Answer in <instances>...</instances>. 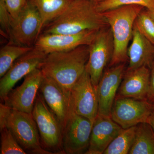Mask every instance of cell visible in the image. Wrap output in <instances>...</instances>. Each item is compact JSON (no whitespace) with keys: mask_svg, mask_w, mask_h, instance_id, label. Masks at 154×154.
Listing matches in <instances>:
<instances>
[{"mask_svg":"<svg viewBox=\"0 0 154 154\" xmlns=\"http://www.w3.org/2000/svg\"><path fill=\"white\" fill-rule=\"evenodd\" d=\"M0 24L1 29L11 38V19L5 2L0 0Z\"/></svg>","mask_w":154,"mask_h":154,"instance_id":"26","label":"cell"},{"mask_svg":"<svg viewBox=\"0 0 154 154\" xmlns=\"http://www.w3.org/2000/svg\"><path fill=\"white\" fill-rule=\"evenodd\" d=\"M1 131V154H25V152L7 127Z\"/></svg>","mask_w":154,"mask_h":154,"instance_id":"24","label":"cell"},{"mask_svg":"<svg viewBox=\"0 0 154 154\" xmlns=\"http://www.w3.org/2000/svg\"><path fill=\"white\" fill-rule=\"evenodd\" d=\"M136 126L122 130L111 142L103 154H129L135 135Z\"/></svg>","mask_w":154,"mask_h":154,"instance_id":"22","label":"cell"},{"mask_svg":"<svg viewBox=\"0 0 154 154\" xmlns=\"http://www.w3.org/2000/svg\"><path fill=\"white\" fill-rule=\"evenodd\" d=\"M33 48L23 46L13 42L3 46L0 50L1 78L5 74L17 59L30 51Z\"/></svg>","mask_w":154,"mask_h":154,"instance_id":"21","label":"cell"},{"mask_svg":"<svg viewBox=\"0 0 154 154\" xmlns=\"http://www.w3.org/2000/svg\"><path fill=\"white\" fill-rule=\"evenodd\" d=\"M47 54L33 47L15 61L0 80V98L5 102L8 94L19 81L35 69L39 68Z\"/></svg>","mask_w":154,"mask_h":154,"instance_id":"11","label":"cell"},{"mask_svg":"<svg viewBox=\"0 0 154 154\" xmlns=\"http://www.w3.org/2000/svg\"><path fill=\"white\" fill-rule=\"evenodd\" d=\"M70 100L72 110L75 113L88 118L94 123L99 108L97 89L86 70L73 86Z\"/></svg>","mask_w":154,"mask_h":154,"instance_id":"10","label":"cell"},{"mask_svg":"<svg viewBox=\"0 0 154 154\" xmlns=\"http://www.w3.org/2000/svg\"><path fill=\"white\" fill-rule=\"evenodd\" d=\"M93 124L88 118L72 110L63 131L65 154L85 153L89 147Z\"/></svg>","mask_w":154,"mask_h":154,"instance_id":"9","label":"cell"},{"mask_svg":"<svg viewBox=\"0 0 154 154\" xmlns=\"http://www.w3.org/2000/svg\"><path fill=\"white\" fill-rule=\"evenodd\" d=\"M150 78V69L143 66L125 69L116 97L147 99Z\"/></svg>","mask_w":154,"mask_h":154,"instance_id":"17","label":"cell"},{"mask_svg":"<svg viewBox=\"0 0 154 154\" xmlns=\"http://www.w3.org/2000/svg\"><path fill=\"white\" fill-rule=\"evenodd\" d=\"M92 1L97 2H102V1H105V0H92Z\"/></svg>","mask_w":154,"mask_h":154,"instance_id":"32","label":"cell"},{"mask_svg":"<svg viewBox=\"0 0 154 154\" xmlns=\"http://www.w3.org/2000/svg\"><path fill=\"white\" fill-rule=\"evenodd\" d=\"M145 8L137 5L121 6L102 13L113 33L114 51L108 67L128 61V49L137 16Z\"/></svg>","mask_w":154,"mask_h":154,"instance_id":"3","label":"cell"},{"mask_svg":"<svg viewBox=\"0 0 154 154\" xmlns=\"http://www.w3.org/2000/svg\"><path fill=\"white\" fill-rule=\"evenodd\" d=\"M150 78L147 100L150 102H154V63L150 68Z\"/></svg>","mask_w":154,"mask_h":154,"instance_id":"29","label":"cell"},{"mask_svg":"<svg viewBox=\"0 0 154 154\" xmlns=\"http://www.w3.org/2000/svg\"><path fill=\"white\" fill-rule=\"evenodd\" d=\"M99 30H87L75 34H41L34 47L45 54L71 50L89 45Z\"/></svg>","mask_w":154,"mask_h":154,"instance_id":"13","label":"cell"},{"mask_svg":"<svg viewBox=\"0 0 154 154\" xmlns=\"http://www.w3.org/2000/svg\"><path fill=\"white\" fill-rule=\"evenodd\" d=\"M6 127L11 131L26 152L52 154L42 146L38 128L32 114L12 108L6 122Z\"/></svg>","mask_w":154,"mask_h":154,"instance_id":"5","label":"cell"},{"mask_svg":"<svg viewBox=\"0 0 154 154\" xmlns=\"http://www.w3.org/2000/svg\"><path fill=\"white\" fill-rule=\"evenodd\" d=\"M125 63L108 67L103 73L97 87L98 114L110 116L112 106L125 72Z\"/></svg>","mask_w":154,"mask_h":154,"instance_id":"14","label":"cell"},{"mask_svg":"<svg viewBox=\"0 0 154 154\" xmlns=\"http://www.w3.org/2000/svg\"><path fill=\"white\" fill-rule=\"evenodd\" d=\"M41 17L31 0L19 17L11 21V38L14 43L34 47L42 30Z\"/></svg>","mask_w":154,"mask_h":154,"instance_id":"8","label":"cell"},{"mask_svg":"<svg viewBox=\"0 0 154 154\" xmlns=\"http://www.w3.org/2000/svg\"><path fill=\"white\" fill-rule=\"evenodd\" d=\"M89 55L86 70L91 82L97 89V86L105 68L109 65L114 51L113 33L110 26L98 31L89 45Z\"/></svg>","mask_w":154,"mask_h":154,"instance_id":"6","label":"cell"},{"mask_svg":"<svg viewBox=\"0 0 154 154\" xmlns=\"http://www.w3.org/2000/svg\"><path fill=\"white\" fill-rule=\"evenodd\" d=\"M153 112L152 105L147 99L116 98L110 117L123 129L141 123H149Z\"/></svg>","mask_w":154,"mask_h":154,"instance_id":"7","label":"cell"},{"mask_svg":"<svg viewBox=\"0 0 154 154\" xmlns=\"http://www.w3.org/2000/svg\"><path fill=\"white\" fill-rule=\"evenodd\" d=\"M122 128L110 116L98 114L93 124L89 147L86 154H103Z\"/></svg>","mask_w":154,"mask_h":154,"instance_id":"16","label":"cell"},{"mask_svg":"<svg viewBox=\"0 0 154 154\" xmlns=\"http://www.w3.org/2000/svg\"><path fill=\"white\" fill-rule=\"evenodd\" d=\"M32 114L38 128L43 147L52 154H65L63 147L62 126L39 91Z\"/></svg>","mask_w":154,"mask_h":154,"instance_id":"4","label":"cell"},{"mask_svg":"<svg viewBox=\"0 0 154 154\" xmlns=\"http://www.w3.org/2000/svg\"><path fill=\"white\" fill-rule=\"evenodd\" d=\"M89 55V45L71 50L50 53L39 67L42 74L57 83L64 91L70 94L73 86L86 70Z\"/></svg>","mask_w":154,"mask_h":154,"instance_id":"1","label":"cell"},{"mask_svg":"<svg viewBox=\"0 0 154 154\" xmlns=\"http://www.w3.org/2000/svg\"><path fill=\"white\" fill-rule=\"evenodd\" d=\"M39 92L50 109L56 116L63 131L72 110L71 105L70 94L66 93L51 78L44 75Z\"/></svg>","mask_w":154,"mask_h":154,"instance_id":"15","label":"cell"},{"mask_svg":"<svg viewBox=\"0 0 154 154\" xmlns=\"http://www.w3.org/2000/svg\"><path fill=\"white\" fill-rule=\"evenodd\" d=\"M41 17L42 28L57 19L66 10L73 0H31ZM42 28V29H43Z\"/></svg>","mask_w":154,"mask_h":154,"instance_id":"19","label":"cell"},{"mask_svg":"<svg viewBox=\"0 0 154 154\" xmlns=\"http://www.w3.org/2000/svg\"><path fill=\"white\" fill-rule=\"evenodd\" d=\"M12 108L6 104H0V130L6 127V123Z\"/></svg>","mask_w":154,"mask_h":154,"instance_id":"28","label":"cell"},{"mask_svg":"<svg viewBox=\"0 0 154 154\" xmlns=\"http://www.w3.org/2000/svg\"><path fill=\"white\" fill-rule=\"evenodd\" d=\"M43 77L39 69L31 72L21 85L10 91L5 104L14 110L32 114Z\"/></svg>","mask_w":154,"mask_h":154,"instance_id":"12","label":"cell"},{"mask_svg":"<svg viewBox=\"0 0 154 154\" xmlns=\"http://www.w3.org/2000/svg\"><path fill=\"white\" fill-rule=\"evenodd\" d=\"M28 0H6L7 9L10 16L11 21L19 17L28 2Z\"/></svg>","mask_w":154,"mask_h":154,"instance_id":"27","label":"cell"},{"mask_svg":"<svg viewBox=\"0 0 154 154\" xmlns=\"http://www.w3.org/2000/svg\"><path fill=\"white\" fill-rule=\"evenodd\" d=\"M134 25L147 39L154 45V21L146 9L141 11L134 22Z\"/></svg>","mask_w":154,"mask_h":154,"instance_id":"25","label":"cell"},{"mask_svg":"<svg viewBox=\"0 0 154 154\" xmlns=\"http://www.w3.org/2000/svg\"><path fill=\"white\" fill-rule=\"evenodd\" d=\"M152 103V105L153 110L154 111V102H151Z\"/></svg>","mask_w":154,"mask_h":154,"instance_id":"33","label":"cell"},{"mask_svg":"<svg viewBox=\"0 0 154 154\" xmlns=\"http://www.w3.org/2000/svg\"><path fill=\"white\" fill-rule=\"evenodd\" d=\"M129 154H154V131L147 122L136 125L135 135Z\"/></svg>","mask_w":154,"mask_h":154,"instance_id":"20","label":"cell"},{"mask_svg":"<svg viewBox=\"0 0 154 154\" xmlns=\"http://www.w3.org/2000/svg\"><path fill=\"white\" fill-rule=\"evenodd\" d=\"M131 40L128 49L129 64L126 70L143 66L150 68L154 63V45L139 31L134 24Z\"/></svg>","mask_w":154,"mask_h":154,"instance_id":"18","label":"cell"},{"mask_svg":"<svg viewBox=\"0 0 154 154\" xmlns=\"http://www.w3.org/2000/svg\"><path fill=\"white\" fill-rule=\"evenodd\" d=\"M146 10L148 12L149 14L150 15L151 17H152V18L154 21V10H147V9H146Z\"/></svg>","mask_w":154,"mask_h":154,"instance_id":"31","label":"cell"},{"mask_svg":"<svg viewBox=\"0 0 154 154\" xmlns=\"http://www.w3.org/2000/svg\"><path fill=\"white\" fill-rule=\"evenodd\" d=\"M149 123L151 125L154 131V111L153 110L149 119Z\"/></svg>","mask_w":154,"mask_h":154,"instance_id":"30","label":"cell"},{"mask_svg":"<svg viewBox=\"0 0 154 154\" xmlns=\"http://www.w3.org/2000/svg\"><path fill=\"white\" fill-rule=\"evenodd\" d=\"M3 1H5V2L6 0H3Z\"/></svg>","mask_w":154,"mask_h":154,"instance_id":"34","label":"cell"},{"mask_svg":"<svg viewBox=\"0 0 154 154\" xmlns=\"http://www.w3.org/2000/svg\"><path fill=\"white\" fill-rule=\"evenodd\" d=\"M137 5L149 10H154V0H105L96 3V8L100 13L121 6Z\"/></svg>","mask_w":154,"mask_h":154,"instance_id":"23","label":"cell"},{"mask_svg":"<svg viewBox=\"0 0 154 154\" xmlns=\"http://www.w3.org/2000/svg\"><path fill=\"white\" fill-rule=\"evenodd\" d=\"M92 0H73L57 19L45 25L42 34H75L87 30H100L109 26Z\"/></svg>","mask_w":154,"mask_h":154,"instance_id":"2","label":"cell"}]
</instances>
